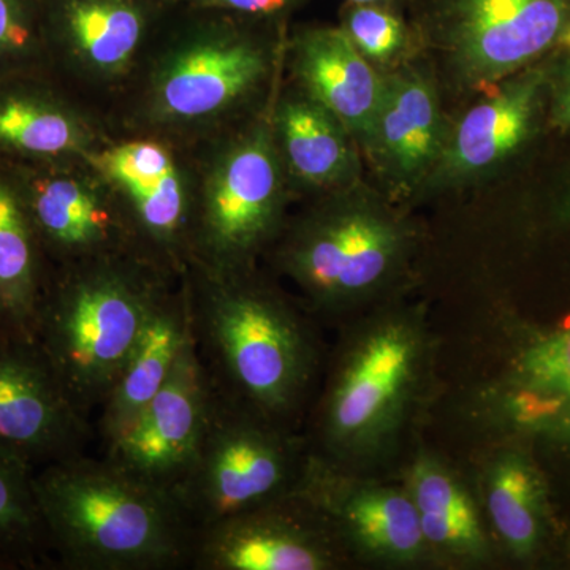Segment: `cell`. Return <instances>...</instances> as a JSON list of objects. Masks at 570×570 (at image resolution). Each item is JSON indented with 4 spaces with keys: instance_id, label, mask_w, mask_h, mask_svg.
Wrapping results in <instances>:
<instances>
[{
    "instance_id": "obj_1",
    "label": "cell",
    "mask_w": 570,
    "mask_h": 570,
    "mask_svg": "<svg viewBox=\"0 0 570 570\" xmlns=\"http://www.w3.org/2000/svg\"><path fill=\"white\" fill-rule=\"evenodd\" d=\"M195 351L217 395L303 430L324 374L318 322L257 265L183 276Z\"/></svg>"
},
{
    "instance_id": "obj_2",
    "label": "cell",
    "mask_w": 570,
    "mask_h": 570,
    "mask_svg": "<svg viewBox=\"0 0 570 570\" xmlns=\"http://www.w3.org/2000/svg\"><path fill=\"white\" fill-rule=\"evenodd\" d=\"M341 326L303 434L318 459L374 475L400 453L430 395L436 346L426 311L396 298Z\"/></svg>"
},
{
    "instance_id": "obj_3",
    "label": "cell",
    "mask_w": 570,
    "mask_h": 570,
    "mask_svg": "<svg viewBox=\"0 0 570 570\" xmlns=\"http://www.w3.org/2000/svg\"><path fill=\"white\" fill-rule=\"evenodd\" d=\"M48 547L69 570L190 568L195 530L168 491L88 453L37 469Z\"/></svg>"
},
{
    "instance_id": "obj_4",
    "label": "cell",
    "mask_w": 570,
    "mask_h": 570,
    "mask_svg": "<svg viewBox=\"0 0 570 570\" xmlns=\"http://www.w3.org/2000/svg\"><path fill=\"white\" fill-rule=\"evenodd\" d=\"M417 247L419 230L406 214L358 183L285 223L269 250L318 324L344 325L395 298Z\"/></svg>"
},
{
    "instance_id": "obj_5",
    "label": "cell",
    "mask_w": 570,
    "mask_h": 570,
    "mask_svg": "<svg viewBox=\"0 0 570 570\" xmlns=\"http://www.w3.org/2000/svg\"><path fill=\"white\" fill-rule=\"evenodd\" d=\"M137 254L51 266L36 343L82 414L99 411L153 314L174 288Z\"/></svg>"
},
{
    "instance_id": "obj_6",
    "label": "cell",
    "mask_w": 570,
    "mask_h": 570,
    "mask_svg": "<svg viewBox=\"0 0 570 570\" xmlns=\"http://www.w3.org/2000/svg\"><path fill=\"white\" fill-rule=\"evenodd\" d=\"M307 455L303 430L273 422L213 390L200 445L171 497L197 534L294 493Z\"/></svg>"
},
{
    "instance_id": "obj_7",
    "label": "cell",
    "mask_w": 570,
    "mask_h": 570,
    "mask_svg": "<svg viewBox=\"0 0 570 570\" xmlns=\"http://www.w3.org/2000/svg\"><path fill=\"white\" fill-rule=\"evenodd\" d=\"M287 181L266 112L225 146L195 194L190 264L216 272L257 265L283 232Z\"/></svg>"
},
{
    "instance_id": "obj_8",
    "label": "cell",
    "mask_w": 570,
    "mask_h": 570,
    "mask_svg": "<svg viewBox=\"0 0 570 570\" xmlns=\"http://www.w3.org/2000/svg\"><path fill=\"white\" fill-rule=\"evenodd\" d=\"M411 21L452 80L490 92L549 58L570 28V0H411Z\"/></svg>"
},
{
    "instance_id": "obj_9",
    "label": "cell",
    "mask_w": 570,
    "mask_h": 570,
    "mask_svg": "<svg viewBox=\"0 0 570 570\" xmlns=\"http://www.w3.org/2000/svg\"><path fill=\"white\" fill-rule=\"evenodd\" d=\"M154 75L151 115L171 126L217 121L264 88L273 48L258 31L266 22L204 11Z\"/></svg>"
},
{
    "instance_id": "obj_10",
    "label": "cell",
    "mask_w": 570,
    "mask_h": 570,
    "mask_svg": "<svg viewBox=\"0 0 570 570\" xmlns=\"http://www.w3.org/2000/svg\"><path fill=\"white\" fill-rule=\"evenodd\" d=\"M294 491L332 528L352 561L382 568L431 562L406 487L344 471L309 452Z\"/></svg>"
},
{
    "instance_id": "obj_11",
    "label": "cell",
    "mask_w": 570,
    "mask_h": 570,
    "mask_svg": "<svg viewBox=\"0 0 570 570\" xmlns=\"http://www.w3.org/2000/svg\"><path fill=\"white\" fill-rule=\"evenodd\" d=\"M88 159L118 202L137 254L181 279L193 258L195 194L171 153L160 142L135 140Z\"/></svg>"
},
{
    "instance_id": "obj_12",
    "label": "cell",
    "mask_w": 570,
    "mask_h": 570,
    "mask_svg": "<svg viewBox=\"0 0 570 570\" xmlns=\"http://www.w3.org/2000/svg\"><path fill=\"white\" fill-rule=\"evenodd\" d=\"M351 561L332 528L294 491L197 531L190 569L333 570Z\"/></svg>"
},
{
    "instance_id": "obj_13",
    "label": "cell",
    "mask_w": 570,
    "mask_h": 570,
    "mask_svg": "<svg viewBox=\"0 0 570 570\" xmlns=\"http://www.w3.org/2000/svg\"><path fill=\"white\" fill-rule=\"evenodd\" d=\"M212 401V384L190 332L164 387L104 445L102 455L135 479L171 494L193 464Z\"/></svg>"
},
{
    "instance_id": "obj_14",
    "label": "cell",
    "mask_w": 570,
    "mask_h": 570,
    "mask_svg": "<svg viewBox=\"0 0 570 570\" xmlns=\"http://www.w3.org/2000/svg\"><path fill=\"white\" fill-rule=\"evenodd\" d=\"M551 59L502 81L449 124L444 149L423 194L480 183L530 145L546 118Z\"/></svg>"
},
{
    "instance_id": "obj_15",
    "label": "cell",
    "mask_w": 570,
    "mask_h": 570,
    "mask_svg": "<svg viewBox=\"0 0 570 570\" xmlns=\"http://www.w3.org/2000/svg\"><path fill=\"white\" fill-rule=\"evenodd\" d=\"M94 438L37 343L0 335V448L37 471L86 453Z\"/></svg>"
},
{
    "instance_id": "obj_16",
    "label": "cell",
    "mask_w": 570,
    "mask_h": 570,
    "mask_svg": "<svg viewBox=\"0 0 570 570\" xmlns=\"http://www.w3.org/2000/svg\"><path fill=\"white\" fill-rule=\"evenodd\" d=\"M9 165L51 266L137 254L110 189L86 183L71 163Z\"/></svg>"
},
{
    "instance_id": "obj_17",
    "label": "cell",
    "mask_w": 570,
    "mask_h": 570,
    "mask_svg": "<svg viewBox=\"0 0 570 570\" xmlns=\"http://www.w3.org/2000/svg\"><path fill=\"white\" fill-rule=\"evenodd\" d=\"M449 121L433 70L417 58L385 73V91L363 156L393 202L423 194Z\"/></svg>"
},
{
    "instance_id": "obj_18",
    "label": "cell",
    "mask_w": 570,
    "mask_h": 570,
    "mask_svg": "<svg viewBox=\"0 0 570 570\" xmlns=\"http://www.w3.org/2000/svg\"><path fill=\"white\" fill-rule=\"evenodd\" d=\"M298 88L335 115L363 151L385 91V73L355 50L340 26L299 29L291 40Z\"/></svg>"
},
{
    "instance_id": "obj_19",
    "label": "cell",
    "mask_w": 570,
    "mask_h": 570,
    "mask_svg": "<svg viewBox=\"0 0 570 570\" xmlns=\"http://www.w3.org/2000/svg\"><path fill=\"white\" fill-rule=\"evenodd\" d=\"M165 0H41L47 50L55 47L94 75L130 69Z\"/></svg>"
},
{
    "instance_id": "obj_20",
    "label": "cell",
    "mask_w": 570,
    "mask_h": 570,
    "mask_svg": "<svg viewBox=\"0 0 570 570\" xmlns=\"http://www.w3.org/2000/svg\"><path fill=\"white\" fill-rule=\"evenodd\" d=\"M273 132L287 178L324 195L362 183V151L344 124L296 88L272 112Z\"/></svg>"
},
{
    "instance_id": "obj_21",
    "label": "cell",
    "mask_w": 570,
    "mask_h": 570,
    "mask_svg": "<svg viewBox=\"0 0 570 570\" xmlns=\"http://www.w3.org/2000/svg\"><path fill=\"white\" fill-rule=\"evenodd\" d=\"M88 141L85 121L33 71L0 80V163H73Z\"/></svg>"
},
{
    "instance_id": "obj_22",
    "label": "cell",
    "mask_w": 570,
    "mask_h": 570,
    "mask_svg": "<svg viewBox=\"0 0 570 570\" xmlns=\"http://www.w3.org/2000/svg\"><path fill=\"white\" fill-rule=\"evenodd\" d=\"M420 517L431 561L485 564L491 542L480 504L452 468L430 452H417L404 479Z\"/></svg>"
},
{
    "instance_id": "obj_23",
    "label": "cell",
    "mask_w": 570,
    "mask_h": 570,
    "mask_svg": "<svg viewBox=\"0 0 570 570\" xmlns=\"http://www.w3.org/2000/svg\"><path fill=\"white\" fill-rule=\"evenodd\" d=\"M189 337V299L181 277V285L165 296L153 314L137 347L99 409V419L94 426L102 448L160 392Z\"/></svg>"
},
{
    "instance_id": "obj_24",
    "label": "cell",
    "mask_w": 570,
    "mask_h": 570,
    "mask_svg": "<svg viewBox=\"0 0 570 570\" xmlns=\"http://www.w3.org/2000/svg\"><path fill=\"white\" fill-rule=\"evenodd\" d=\"M50 273L17 176L0 163V335L36 343Z\"/></svg>"
},
{
    "instance_id": "obj_25",
    "label": "cell",
    "mask_w": 570,
    "mask_h": 570,
    "mask_svg": "<svg viewBox=\"0 0 570 570\" xmlns=\"http://www.w3.org/2000/svg\"><path fill=\"white\" fill-rule=\"evenodd\" d=\"M480 494L491 531L512 557L527 560L543 534L542 480L519 449H499L482 466Z\"/></svg>"
},
{
    "instance_id": "obj_26",
    "label": "cell",
    "mask_w": 570,
    "mask_h": 570,
    "mask_svg": "<svg viewBox=\"0 0 570 570\" xmlns=\"http://www.w3.org/2000/svg\"><path fill=\"white\" fill-rule=\"evenodd\" d=\"M33 474L31 464L0 448V558L13 570L39 569L51 553Z\"/></svg>"
},
{
    "instance_id": "obj_27",
    "label": "cell",
    "mask_w": 570,
    "mask_h": 570,
    "mask_svg": "<svg viewBox=\"0 0 570 570\" xmlns=\"http://www.w3.org/2000/svg\"><path fill=\"white\" fill-rule=\"evenodd\" d=\"M403 9L392 3H344L341 9L340 28L382 73L412 61L422 47L417 29Z\"/></svg>"
},
{
    "instance_id": "obj_28",
    "label": "cell",
    "mask_w": 570,
    "mask_h": 570,
    "mask_svg": "<svg viewBox=\"0 0 570 570\" xmlns=\"http://www.w3.org/2000/svg\"><path fill=\"white\" fill-rule=\"evenodd\" d=\"M47 51L41 0H0V80L31 73Z\"/></svg>"
},
{
    "instance_id": "obj_29",
    "label": "cell",
    "mask_w": 570,
    "mask_h": 570,
    "mask_svg": "<svg viewBox=\"0 0 570 570\" xmlns=\"http://www.w3.org/2000/svg\"><path fill=\"white\" fill-rule=\"evenodd\" d=\"M168 7L232 14L247 20L283 22L303 0H165Z\"/></svg>"
},
{
    "instance_id": "obj_30",
    "label": "cell",
    "mask_w": 570,
    "mask_h": 570,
    "mask_svg": "<svg viewBox=\"0 0 570 570\" xmlns=\"http://www.w3.org/2000/svg\"><path fill=\"white\" fill-rule=\"evenodd\" d=\"M547 122L558 132L570 130V55L551 59L549 92H547Z\"/></svg>"
},
{
    "instance_id": "obj_31",
    "label": "cell",
    "mask_w": 570,
    "mask_h": 570,
    "mask_svg": "<svg viewBox=\"0 0 570 570\" xmlns=\"http://www.w3.org/2000/svg\"><path fill=\"white\" fill-rule=\"evenodd\" d=\"M411 0H344V3H392V6L407 7Z\"/></svg>"
},
{
    "instance_id": "obj_32",
    "label": "cell",
    "mask_w": 570,
    "mask_h": 570,
    "mask_svg": "<svg viewBox=\"0 0 570 570\" xmlns=\"http://www.w3.org/2000/svg\"><path fill=\"white\" fill-rule=\"evenodd\" d=\"M561 47H566V50H568V55H570V28L569 31L566 32L564 40H562Z\"/></svg>"
},
{
    "instance_id": "obj_33",
    "label": "cell",
    "mask_w": 570,
    "mask_h": 570,
    "mask_svg": "<svg viewBox=\"0 0 570 570\" xmlns=\"http://www.w3.org/2000/svg\"><path fill=\"white\" fill-rule=\"evenodd\" d=\"M0 570H13L11 569V566L9 562L3 561L2 558H0Z\"/></svg>"
}]
</instances>
